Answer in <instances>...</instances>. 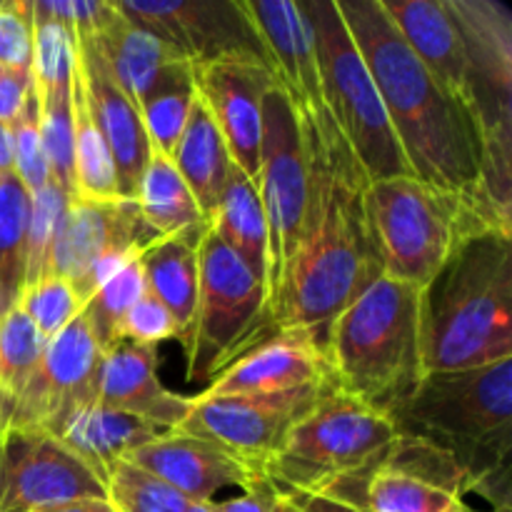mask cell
Returning <instances> with one entry per match:
<instances>
[{"label":"cell","mask_w":512,"mask_h":512,"mask_svg":"<svg viewBox=\"0 0 512 512\" xmlns=\"http://www.w3.org/2000/svg\"><path fill=\"white\" fill-rule=\"evenodd\" d=\"M210 228L220 240L253 270L260 283H268V228L260 205L258 183L238 165L228 175L218 208L210 215Z\"/></svg>","instance_id":"4316f807"},{"label":"cell","mask_w":512,"mask_h":512,"mask_svg":"<svg viewBox=\"0 0 512 512\" xmlns=\"http://www.w3.org/2000/svg\"><path fill=\"white\" fill-rule=\"evenodd\" d=\"M70 115H73V198L98 200V203L120 200L118 170L90 113L78 58L70 78Z\"/></svg>","instance_id":"f1b7e54d"},{"label":"cell","mask_w":512,"mask_h":512,"mask_svg":"<svg viewBox=\"0 0 512 512\" xmlns=\"http://www.w3.org/2000/svg\"><path fill=\"white\" fill-rule=\"evenodd\" d=\"M10 170H13V135L8 123H0V173Z\"/></svg>","instance_id":"c3c4849f"},{"label":"cell","mask_w":512,"mask_h":512,"mask_svg":"<svg viewBox=\"0 0 512 512\" xmlns=\"http://www.w3.org/2000/svg\"><path fill=\"white\" fill-rule=\"evenodd\" d=\"M325 383H330V373L320 335L313 330H278L210 380L205 395H275Z\"/></svg>","instance_id":"ac0fdd59"},{"label":"cell","mask_w":512,"mask_h":512,"mask_svg":"<svg viewBox=\"0 0 512 512\" xmlns=\"http://www.w3.org/2000/svg\"><path fill=\"white\" fill-rule=\"evenodd\" d=\"M33 90V78L30 73H18V70L0 68V123H13L15 115L28 100Z\"/></svg>","instance_id":"f6af8a7d"},{"label":"cell","mask_w":512,"mask_h":512,"mask_svg":"<svg viewBox=\"0 0 512 512\" xmlns=\"http://www.w3.org/2000/svg\"><path fill=\"white\" fill-rule=\"evenodd\" d=\"M40 8L65 25L75 43L98 38L108 20L113 18V3L105 0H38Z\"/></svg>","instance_id":"7bdbcfd3"},{"label":"cell","mask_w":512,"mask_h":512,"mask_svg":"<svg viewBox=\"0 0 512 512\" xmlns=\"http://www.w3.org/2000/svg\"><path fill=\"white\" fill-rule=\"evenodd\" d=\"M188 512H210V510H208V505H205V503H193L188 508Z\"/></svg>","instance_id":"f5cc1de1"},{"label":"cell","mask_w":512,"mask_h":512,"mask_svg":"<svg viewBox=\"0 0 512 512\" xmlns=\"http://www.w3.org/2000/svg\"><path fill=\"white\" fill-rule=\"evenodd\" d=\"M258 195L268 228V283L265 310L273 313L285 275L303 238L310 203V168L303 125L295 105L280 88L263 100V138H260Z\"/></svg>","instance_id":"8fae6325"},{"label":"cell","mask_w":512,"mask_h":512,"mask_svg":"<svg viewBox=\"0 0 512 512\" xmlns=\"http://www.w3.org/2000/svg\"><path fill=\"white\" fill-rule=\"evenodd\" d=\"M75 45H78V70L83 75L90 113L118 170L120 198L135 200L140 175L150 155V140L145 135L140 108L113 78L95 38L80 40Z\"/></svg>","instance_id":"ffe728a7"},{"label":"cell","mask_w":512,"mask_h":512,"mask_svg":"<svg viewBox=\"0 0 512 512\" xmlns=\"http://www.w3.org/2000/svg\"><path fill=\"white\" fill-rule=\"evenodd\" d=\"M83 498H108V488L80 455L43 430H8L0 512H30Z\"/></svg>","instance_id":"9a60e30c"},{"label":"cell","mask_w":512,"mask_h":512,"mask_svg":"<svg viewBox=\"0 0 512 512\" xmlns=\"http://www.w3.org/2000/svg\"><path fill=\"white\" fill-rule=\"evenodd\" d=\"M330 383L275 395H195L178 433L210 440L263 475L290 428L318 403Z\"/></svg>","instance_id":"7c38bea8"},{"label":"cell","mask_w":512,"mask_h":512,"mask_svg":"<svg viewBox=\"0 0 512 512\" xmlns=\"http://www.w3.org/2000/svg\"><path fill=\"white\" fill-rule=\"evenodd\" d=\"M95 45L108 63L113 78L135 100V105H140L160 70L173 60H180V55H175L163 40L125 18L123 13H118V8L103 33L95 38Z\"/></svg>","instance_id":"83f0119b"},{"label":"cell","mask_w":512,"mask_h":512,"mask_svg":"<svg viewBox=\"0 0 512 512\" xmlns=\"http://www.w3.org/2000/svg\"><path fill=\"white\" fill-rule=\"evenodd\" d=\"M0 413H3L5 418H10V403L3 398V395H0Z\"/></svg>","instance_id":"816d5d0a"},{"label":"cell","mask_w":512,"mask_h":512,"mask_svg":"<svg viewBox=\"0 0 512 512\" xmlns=\"http://www.w3.org/2000/svg\"><path fill=\"white\" fill-rule=\"evenodd\" d=\"M15 305L33 320L38 333L48 343L75 315L83 313L85 300L80 298V293L68 280L58 278V275H48V278L38 280L30 288L20 290Z\"/></svg>","instance_id":"f35d334b"},{"label":"cell","mask_w":512,"mask_h":512,"mask_svg":"<svg viewBox=\"0 0 512 512\" xmlns=\"http://www.w3.org/2000/svg\"><path fill=\"white\" fill-rule=\"evenodd\" d=\"M43 350L45 340L33 320L13 305L0 318V395L8 400L10 408L33 378Z\"/></svg>","instance_id":"d6a6232c"},{"label":"cell","mask_w":512,"mask_h":512,"mask_svg":"<svg viewBox=\"0 0 512 512\" xmlns=\"http://www.w3.org/2000/svg\"><path fill=\"white\" fill-rule=\"evenodd\" d=\"M155 238L135 200L70 198L50 258V275L68 280L85 300V283L98 260L120 250H145Z\"/></svg>","instance_id":"e0dca14e"},{"label":"cell","mask_w":512,"mask_h":512,"mask_svg":"<svg viewBox=\"0 0 512 512\" xmlns=\"http://www.w3.org/2000/svg\"><path fill=\"white\" fill-rule=\"evenodd\" d=\"M198 95L193 78V65L188 60H173L158 73L155 83L140 100V118H143L145 135L150 145L163 150L165 155L173 153L180 133L185 128L193 100Z\"/></svg>","instance_id":"4dcf8cb0"},{"label":"cell","mask_w":512,"mask_h":512,"mask_svg":"<svg viewBox=\"0 0 512 512\" xmlns=\"http://www.w3.org/2000/svg\"><path fill=\"white\" fill-rule=\"evenodd\" d=\"M10 135H13V173L18 175L28 193L45 188L50 183V165L45 158L43 138H40L35 85L20 113L10 123Z\"/></svg>","instance_id":"ab89813d"},{"label":"cell","mask_w":512,"mask_h":512,"mask_svg":"<svg viewBox=\"0 0 512 512\" xmlns=\"http://www.w3.org/2000/svg\"><path fill=\"white\" fill-rule=\"evenodd\" d=\"M310 20L318 53L323 105L348 140L368 180L413 175L390 128L368 65L340 15L335 0H300Z\"/></svg>","instance_id":"52a82bcc"},{"label":"cell","mask_w":512,"mask_h":512,"mask_svg":"<svg viewBox=\"0 0 512 512\" xmlns=\"http://www.w3.org/2000/svg\"><path fill=\"white\" fill-rule=\"evenodd\" d=\"M278 512H358V510L345 508V505L323 498V495L280 490Z\"/></svg>","instance_id":"bcb514c9"},{"label":"cell","mask_w":512,"mask_h":512,"mask_svg":"<svg viewBox=\"0 0 512 512\" xmlns=\"http://www.w3.org/2000/svg\"><path fill=\"white\" fill-rule=\"evenodd\" d=\"M98 405L133 415L160 430H175L190 413L193 398L160 383L158 350L123 340L103 355Z\"/></svg>","instance_id":"7402d4cb"},{"label":"cell","mask_w":512,"mask_h":512,"mask_svg":"<svg viewBox=\"0 0 512 512\" xmlns=\"http://www.w3.org/2000/svg\"><path fill=\"white\" fill-rule=\"evenodd\" d=\"M30 512H118L113 508L108 498H83V500H68V503L48 505V508H38Z\"/></svg>","instance_id":"7dc6e473"},{"label":"cell","mask_w":512,"mask_h":512,"mask_svg":"<svg viewBox=\"0 0 512 512\" xmlns=\"http://www.w3.org/2000/svg\"><path fill=\"white\" fill-rule=\"evenodd\" d=\"M38 95L40 138L50 165V180L73 198V115H70V83L35 90Z\"/></svg>","instance_id":"d590c367"},{"label":"cell","mask_w":512,"mask_h":512,"mask_svg":"<svg viewBox=\"0 0 512 512\" xmlns=\"http://www.w3.org/2000/svg\"><path fill=\"white\" fill-rule=\"evenodd\" d=\"M425 375L512 358V235L470 238L423 293Z\"/></svg>","instance_id":"5b68a950"},{"label":"cell","mask_w":512,"mask_h":512,"mask_svg":"<svg viewBox=\"0 0 512 512\" xmlns=\"http://www.w3.org/2000/svg\"><path fill=\"white\" fill-rule=\"evenodd\" d=\"M143 293L145 278L138 255V258H133L128 265H123L113 278L105 280V283L90 295L83 313L100 348L110 350L113 345L120 343V325H123V318L128 315V310L138 303Z\"/></svg>","instance_id":"836d02e7"},{"label":"cell","mask_w":512,"mask_h":512,"mask_svg":"<svg viewBox=\"0 0 512 512\" xmlns=\"http://www.w3.org/2000/svg\"><path fill=\"white\" fill-rule=\"evenodd\" d=\"M423 293L405 280L380 275L320 335L335 390L393 413L425 378Z\"/></svg>","instance_id":"277c9868"},{"label":"cell","mask_w":512,"mask_h":512,"mask_svg":"<svg viewBox=\"0 0 512 512\" xmlns=\"http://www.w3.org/2000/svg\"><path fill=\"white\" fill-rule=\"evenodd\" d=\"M280 490L268 478L255 480L250 488L240 490V495L228 500H210V512H278Z\"/></svg>","instance_id":"ee69618b"},{"label":"cell","mask_w":512,"mask_h":512,"mask_svg":"<svg viewBox=\"0 0 512 512\" xmlns=\"http://www.w3.org/2000/svg\"><path fill=\"white\" fill-rule=\"evenodd\" d=\"M33 8V63H30V78L35 90L58 88L68 85L73 78L78 45L73 35L65 30L63 23L50 18L38 0H30Z\"/></svg>","instance_id":"8d00e7d4"},{"label":"cell","mask_w":512,"mask_h":512,"mask_svg":"<svg viewBox=\"0 0 512 512\" xmlns=\"http://www.w3.org/2000/svg\"><path fill=\"white\" fill-rule=\"evenodd\" d=\"M205 230H208V225L180 230V233L165 235V238H155L140 253L145 290L155 300H160L163 308L173 315L180 333L178 340L190 328L195 303H198V245Z\"/></svg>","instance_id":"d4e9b609"},{"label":"cell","mask_w":512,"mask_h":512,"mask_svg":"<svg viewBox=\"0 0 512 512\" xmlns=\"http://www.w3.org/2000/svg\"><path fill=\"white\" fill-rule=\"evenodd\" d=\"M5 470H8V428H0V500L5 490Z\"/></svg>","instance_id":"681fc988"},{"label":"cell","mask_w":512,"mask_h":512,"mask_svg":"<svg viewBox=\"0 0 512 512\" xmlns=\"http://www.w3.org/2000/svg\"><path fill=\"white\" fill-rule=\"evenodd\" d=\"M163 433L165 430L133 418V415L90 403L75 410L60 425L55 438L63 440L75 455H80L103 480V485H108L115 465L123 463L133 450L143 448L145 443L160 438Z\"/></svg>","instance_id":"cb8c5ba5"},{"label":"cell","mask_w":512,"mask_h":512,"mask_svg":"<svg viewBox=\"0 0 512 512\" xmlns=\"http://www.w3.org/2000/svg\"><path fill=\"white\" fill-rule=\"evenodd\" d=\"M390 418L398 433L453 455L468 495L512 512V358L428 373Z\"/></svg>","instance_id":"3957f363"},{"label":"cell","mask_w":512,"mask_h":512,"mask_svg":"<svg viewBox=\"0 0 512 512\" xmlns=\"http://www.w3.org/2000/svg\"><path fill=\"white\" fill-rule=\"evenodd\" d=\"M105 488L108 500L118 512H188L193 505L168 483L128 460L115 465Z\"/></svg>","instance_id":"74e56055"},{"label":"cell","mask_w":512,"mask_h":512,"mask_svg":"<svg viewBox=\"0 0 512 512\" xmlns=\"http://www.w3.org/2000/svg\"><path fill=\"white\" fill-rule=\"evenodd\" d=\"M178 335L180 333L173 315L148 290L140 295V300L128 310V315L123 318V325H120V343L125 340V343L148 345V348H155L163 340L178 338Z\"/></svg>","instance_id":"b9f144b4"},{"label":"cell","mask_w":512,"mask_h":512,"mask_svg":"<svg viewBox=\"0 0 512 512\" xmlns=\"http://www.w3.org/2000/svg\"><path fill=\"white\" fill-rule=\"evenodd\" d=\"M193 78L195 90L223 133L233 163L255 180L263 138V100L278 88L275 73L258 60L233 58L193 65Z\"/></svg>","instance_id":"2e32d148"},{"label":"cell","mask_w":512,"mask_h":512,"mask_svg":"<svg viewBox=\"0 0 512 512\" xmlns=\"http://www.w3.org/2000/svg\"><path fill=\"white\" fill-rule=\"evenodd\" d=\"M68 200L70 195L65 193L63 188H58L53 180H50L45 188L30 193L28 235H25L23 288H30V285H35L38 280L48 278L50 275V258H53L55 240H58L60 223H63Z\"/></svg>","instance_id":"e575fe53"},{"label":"cell","mask_w":512,"mask_h":512,"mask_svg":"<svg viewBox=\"0 0 512 512\" xmlns=\"http://www.w3.org/2000/svg\"><path fill=\"white\" fill-rule=\"evenodd\" d=\"M170 160L193 193L200 213L205 215V220H210L213 210L218 208L230 170H233V158H230L218 123L200 95H195L193 108H190L183 133L170 153Z\"/></svg>","instance_id":"484cf974"},{"label":"cell","mask_w":512,"mask_h":512,"mask_svg":"<svg viewBox=\"0 0 512 512\" xmlns=\"http://www.w3.org/2000/svg\"><path fill=\"white\" fill-rule=\"evenodd\" d=\"M310 168V203L303 238L270 313V335L313 330L348 308L383 275L365 218L368 175L328 110L298 113Z\"/></svg>","instance_id":"6da1fadb"},{"label":"cell","mask_w":512,"mask_h":512,"mask_svg":"<svg viewBox=\"0 0 512 512\" xmlns=\"http://www.w3.org/2000/svg\"><path fill=\"white\" fill-rule=\"evenodd\" d=\"M113 5L190 65L248 58L270 68L268 50L240 0H115Z\"/></svg>","instance_id":"4fadbf2b"},{"label":"cell","mask_w":512,"mask_h":512,"mask_svg":"<svg viewBox=\"0 0 512 512\" xmlns=\"http://www.w3.org/2000/svg\"><path fill=\"white\" fill-rule=\"evenodd\" d=\"M33 63V8L30 0L0 3V68L30 73Z\"/></svg>","instance_id":"60d3db41"},{"label":"cell","mask_w":512,"mask_h":512,"mask_svg":"<svg viewBox=\"0 0 512 512\" xmlns=\"http://www.w3.org/2000/svg\"><path fill=\"white\" fill-rule=\"evenodd\" d=\"M105 350L95 340L85 313L75 315L53 340L20 398L10 408L8 430H43L55 435L78 408L98 403Z\"/></svg>","instance_id":"5bb4252c"},{"label":"cell","mask_w":512,"mask_h":512,"mask_svg":"<svg viewBox=\"0 0 512 512\" xmlns=\"http://www.w3.org/2000/svg\"><path fill=\"white\" fill-rule=\"evenodd\" d=\"M480 512H483V510H480ZM488 512H493V510H488Z\"/></svg>","instance_id":"db71d44e"},{"label":"cell","mask_w":512,"mask_h":512,"mask_svg":"<svg viewBox=\"0 0 512 512\" xmlns=\"http://www.w3.org/2000/svg\"><path fill=\"white\" fill-rule=\"evenodd\" d=\"M198 303L180 338L190 383L215 380L233 360L270 338L265 285L210 228L198 245Z\"/></svg>","instance_id":"ba28073f"},{"label":"cell","mask_w":512,"mask_h":512,"mask_svg":"<svg viewBox=\"0 0 512 512\" xmlns=\"http://www.w3.org/2000/svg\"><path fill=\"white\" fill-rule=\"evenodd\" d=\"M13 305H15V300H13V298H10V295H8V293H5V290H3V288H0V318H3V315H5V313H8V310H10V308H13Z\"/></svg>","instance_id":"f907efd6"},{"label":"cell","mask_w":512,"mask_h":512,"mask_svg":"<svg viewBox=\"0 0 512 512\" xmlns=\"http://www.w3.org/2000/svg\"><path fill=\"white\" fill-rule=\"evenodd\" d=\"M335 3L373 75L390 128L415 178L448 190H473L483 148L465 103L420 63L380 0Z\"/></svg>","instance_id":"7a4b0ae2"},{"label":"cell","mask_w":512,"mask_h":512,"mask_svg":"<svg viewBox=\"0 0 512 512\" xmlns=\"http://www.w3.org/2000/svg\"><path fill=\"white\" fill-rule=\"evenodd\" d=\"M395 435L398 425L388 413L340 393L330 383L318 403L290 428L263 475L278 490L320 493L340 475L368 463Z\"/></svg>","instance_id":"9c48e42d"},{"label":"cell","mask_w":512,"mask_h":512,"mask_svg":"<svg viewBox=\"0 0 512 512\" xmlns=\"http://www.w3.org/2000/svg\"><path fill=\"white\" fill-rule=\"evenodd\" d=\"M420 63L465 103V43L445 0H380ZM468 108V103H465Z\"/></svg>","instance_id":"603a6c76"},{"label":"cell","mask_w":512,"mask_h":512,"mask_svg":"<svg viewBox=\"0 0 512 512\" xmlns=\"http://www.w3.org/2000/svg\"><path fill=\"white\" fill-rule=\"evenodd\" d=\"M30 193L18 175L0 173V288L18 300L25 270Z\"/></svg>","instance_id":"1f68e13d"},{"label":"cell","mask_w":512,"mask_h":512,"mask_svg":"<svg viewBox=\"0 0 512 512\" xmlns=\"http://www.w3.org/2000/svg\"><path fill=\"white\" fill-rule=\"evenodd\" d=\"M313 495L358 512H480L465 500V475L453 455L405 433Z\"/></svg>","instance_id":"30bf717a"},{"label":"cell","mask_w":512,"mask_h":512,"mask_svg":"<svg viewBox=\"0 0 512 512\" xmlns=\"http://www.w3.org/2000/svg\"><path fill=\"white\" fill-rule=\"evenodd\" d=\"M125 460L168 483L190 503H210L223 488L245 490L265 478L220 445L178 430H165Z\"/></svg>","instance_id":"d6986e66"},{"label":"cell","mask_w":512,"mask_h":512,"mask_svg":"<svg viewBox=\"0 0 512 512\" xmlns=\"http://www.w3.org/2000/svg\"><path fill=\"white\" fill-rule=\"evenodd\" d=\"M365 218L383 275L428 288L450 258L490 225L470 193L430 185L415 175L373 180Z\"/></svg>","instance_id":"8992f818"},{"label":"cell","mask_w":512,"mask_h":512,"mask_svg":"<svg viewBox=\"0 0 512 512\" xmlns=\"http://www.w3.org/2000/svg\"><path fill=\"white\" fill-rule=\"evenodd\" d=\"M135 203H138L145 225L158 238L208 225L198 203H195L193 193L175 170L170 155L153 148V145H150L148 163H145L143 175H140Z\"/></svg>","instance_id":"f546056e"},{"label":"cell","mask_w":512,"mask_h":512,"mask_svg":"<svg viewBox=\"0 0 512 512\" xmlns=\"http://www.w3.org/2000/svg\"><path fill=\"white\" fill-rule=\"evenodd\" d=\"M245 15L258 30L270 68L298 113L323 110L318 53L310 20L300 0H240Z\"/></svg>","instance_id":"44dd1931"}]
</instances>
